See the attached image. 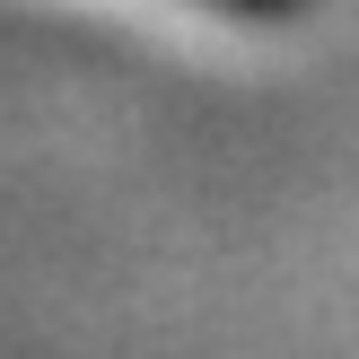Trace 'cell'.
<instances>
[{"label":"cell","mask_w":359,"mask_h":359,"mask_svg":"<svg viewBox=\"0 0 359 359\" xmlns=\"http://www.w3.org/2000/svg\"><path fill=\"white\" fill-rule=\"evenodd\" d=\"M210 9H237V18H290V9H307V0H210Z\"/></svg>","instance_id":"cell-1"}]
</instances>
